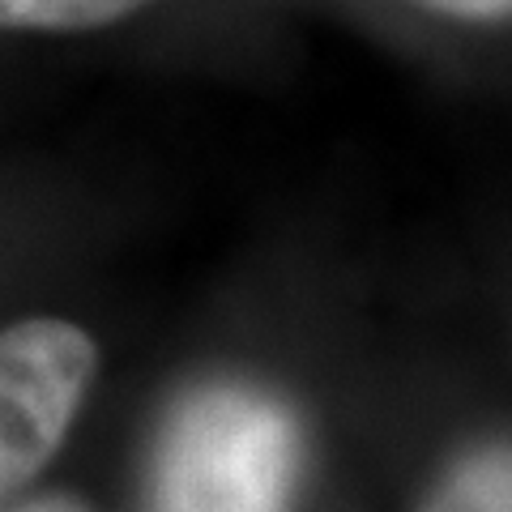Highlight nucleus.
Masks as SVG:
<instances>
[{
	"mask_svg": "<svg viewBox=\"0 0 512 512\" xmlns=\"http://www.w3.org/2000/svg\"><path fill=\"white\" fill-rule=\"evenodd\" d=\"M419 512H512V444H483L457 457Z\"/></svg>",
	"mask_w": 512,
	"mask_h": 512,
	"instance_id": "7ed1b4c3",
	"label": "nucleus"
},
{
	"mask_svg": "<svg viewBox=\"0 0 512 512\" xmlns=\"http://www.w3.org/2000/svg\"><path fill=\"white\" fill-rule=\"evenodd\" d=\"M299 423L252 384L192 389L154 448V512H291Z\"/></svg>",
	"mask_w": 512,
	"mask_h": 512,
	"instance_id": "f257e3e1",
	"label": "nucleus"
},
{
	"mask_svg": "<svg viewBox=\"0 0 512 512\" xmlns=\"http://www.w3.org/2000/svg\"><path fill=\"white\" fill-rule=\"evenodd\" d=\"M99 372L94 338L56 316L0 329V508L56 457Z\"/></svg>",
	"mask_w": 512,
	"mask_h": 512,
	"instance_id": "f03ea898",
	"label": "nucleus"
},
{
	"mask_svg": "<svg viewBox=\"0 0 512 512\" xmlns=\"http://www.w3.org/2000/svg\"><path fill=\"white\" fill-rule=\"evenodd\" d=\"M414 5H427L448 18H466V22H491V18H508L512 0H414Z\"/></svg>",
	"mask_w": 512,
	"mask_h": 512,
	"instance_id": "39448f33",
	"label": "nucleus"
},
{
	"mask_svg": "<svg viewBox=\"0 0 512 512\" xmlns=\"http://www.w3.org/2000/svg\"><path fill=\"white\" fill-rule=\"evenodd\" d=\"M0 512H86L82 504L73 500H60V495H52V500H26V504H5Z\"/></svg>",
	"mask_w": 512,
	"mask_h": 512,
	"instance_id": "423d86ee",
	"label": "nucleus"
},
{
	"mask_svg": "<svg viewBox=\"0 0 512 512\" xmlns=\"http://www.w3.org/2000/svg\"><path fill=\"white\" fill-rule=\"evenodd\" d=\"M150 0H0V30H94Z\"/></svg>",
	"mask_w": 512,
	"mask_h": 512,
	"instance_id": "20e7f679",
	"label": "nucleus"
}]
</instances>
